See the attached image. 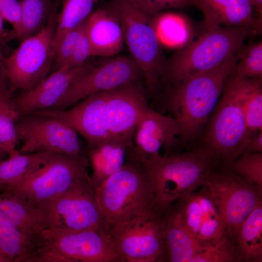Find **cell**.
Returning a JSON list of instances; mask_svg holds the SVG:
<instances>
[{"instance_id": "cell-1", "label": "cell", "mask_w": 262, "mask_h": 262, "mask_svg": "<svg viewBox=\"0 0 262 262\" xmlns=\"http://www.w3.org/2000/svg\"><path fill=\"white\" fill-rule=\"evenodd\" d=\"M95 188L105 235L133 218L160 212L144 164L128 151L122 167Z\"/></svg>"}, {"instance_id": "cell-2", "label": "cell", "mask_w": 262, "mask_h": 262, "mask_svg": "<svg viewBox=\"0 0 262 262\" xmlns=\"http://www.w3.org/2000/svg\"><path fill=\"white\" fill-rule=\"evenodd\" d=\"M237 62V54L213 68L174 85L167 105L179 124L183 140H190L199 132L216 106Z\"/></svg>"}, {"instance_id": "cell-3", "label": "cell", "mask_w": 262, "mask_h": 262, "mask_svg": "<svg viewBox=\"0 0 262 262\" xmlns=\"http://www.w3.org/2000/svg\"><path fill=\"white\" fill-rule=\"evenodd\" d=\"M137 158L145 165L160 211L203 185L219 159L206 147L153 160Z\"/></svg>"}, {"instance_id": "cell-4", "label": "cell", "mask_w": 262, "mask_h": 262, "mask_svg": "<svg viewBox=\"0 0 262 262\" xmlns=\"http://www.w3.org/2000/svg\"><path fill=\"white\" fill-rule=\"evenodd\" d=\"M257 33L253 29L242 27H219L205 32L171 57L165 64L164 75L175 85L213 68L236 55L245 39Z\"/></svg>"}, {"instance_id": "cell-5", "label": "cell", "mask_w": 262, "mask_h": 262, "mask_svg": "<svg viewBox=\"0 0 262 262\" xmlns=\"http://www.w3.org/2000/svg\"><path fill=\"white\" fill-rule=\"evenodd\" d=\"M31 262H122L109 239L94 229L45 228L33 237Z\"/></svg>"}, {"instance_id": "cell-6", "label": "cell", "mask_w": 262, "mask_h": 262, "mask_svg": "<svg viewBox=\"0 0 262 262\" xmlns=\"http://www.w3.org/2000/svg\"><path fill=\"white\" fill-rule=\"evenodd\" d=\"M112 11L120 21L124 43L131 57L141 68L147 89L152 93L155 92L164 75L166 63L153 16L126 0H115Z\"/></svg>"}, {"instance_id": "cell-7", "label": "cell", "mask_w": 262, "mask_h": 262, "mask_svg": "<svg viewBox=\"0 0 262 262\" xmlns=\"http://www.w3.org/2000/svg\"><path fill=\"white\" fill-rule=\"evenodd\" d=\"M57 16L53 11L40 32L21 41L9 56L4 57L6 75L13 89H31L47 77L54 59Z\"/></svg>"}, {"instance_id": "cell-8", "label": "cell", "mask_w": 262, "mask_h": 262, "mask_svg": "<svg viewBox=\"0 0 262 262\" xmlns=\"http://www.w3.org/2000/svg\"><path fill=\"white\" fill-rule=\"evenodd\" d=\"M89 162L82 154L71 156L54 153L17 189L34 207L43 213L76 181L89 174Z\"/></svg>"}, {"instance_id": "cell-9", "label": "cell", "mask_w": 262, "mask_h": 262, "mask_svg": "<svg viewBox=\"0 0 262 262\" xmlns=\"http://www.w3.org/2000/svg\"><path fill=\"white\" fill-rule=\"evenodd\" d=\"M205 134L206 147L229 164L241 154L248 138L244 111L235 80L228 79Z\"/></svg>"}, {"instance_id": "cell-10", "label": "cell", "mask_w": 262, "mask_h": 262, "mask_svg": "<svg viewBox=\"0 0 262 262\" xmlns=\"http://www.w3.org/2000/svg\"><path fill=\"white\" fill-rule=\"evenodd\" d=\"M43 213L46 228L94 229L103 234L96 188L89 174L76 181Z\"/></svg>"}, {"instance_id": "cell-11", "label": "cell", "mask_w": 262, "mask_h": 262, "mask_svg": "<svg viewBox=\"0 0 262 262\" xmlns=\"http://www.w3.org/2000/svg\"><path fill=\"white\" fill-rule=\"evenodd\" d=\"M204 184L217 206L227 230L236 236L243 223L262 201V187L249 182L229 168L214 169Z\"/></svg>"}, {"instance_id": "cell-12", "label": "cell", "mask_w": 262, "mask_h": 262, "mask_svg": "<svg viewBox=\"0 0 262 262\" xmlns=\"http://www.w3.org/2000/svg\"><path fill=\"white\" fill-rule=\"evenodd\" d=\"M161 213L133 218L105 235L122 262L164 261Z\"/></svg>"}, {"instance_id": "cell-13", "label": "cell", "mask_w": 262, "mask_h": 262, "mask_svg": "<svg viewBox=\"0 0 262 262\" xmlns=\"http://www.w3.org/2000/svg\"><path fill=\"white\" fill-rule=\"evenodd\" d=\"M16 130L22 143L20 153L82 154V144L77 133L53 117L36 114L22 115L16 123Z\"/></svg>"}, {"instance_id": "cell-14", "label": "cell", "mask_w": 262, "mask_h": 262, "mask_svg": "<svg viewBox=\"0 0 262 262\" xmlns=\"http://www.w3.org/2000/svg\"><path fill=\"white\" fill-rule=\"evenodd\" d=\"M142 77L144 78L141 68L131 57L108 60L75 81L49 109L64 110L90 95L137 82Z\"/></svg>"}, {"instance_id": "cell-15", "label": "cell", "mask_w": 262, "mask_h": 262, "mask_svg": "<svg viewBox=\"0 0 262 262\" xmlns=\"http://www.w3.org/2000/svg\"><path fill=\"white\" fill-rule=\"evenodd\" d=\"M107 99V91L101 92L83 98L67 110L45 109L32 114L53 117L68 126L84 138L88 150L109 136Z\"/></svg>"}, {"instance_id": "cell-16", "label": "cell", "mask_w": 262, "mask_h": 262, "mask_svg": "<svg viewBox=\"0 0 262 262\" xmlns=\"http://www.w3.org/2000/svg\"><path fill=\"white\" fill-rule=\"evenodd\" d=\"M188 231L200 241L218 238L228 231L207 187L186 194L173 204Z\"/></svg>"}, {"instance_id": "cell-17", "label": "cell", "mask_w": 262, "mask_h": 262, "mask_svg": "<svg viewBox=\"0 0 262 262\" xmlns=\"http://www.w3.org/2000/svg\"><path fill=\"white\" fill-rule=\"evenodd\" d=\"M148 108L145 92L137 82L108 91L107 116L109 135L132 141Z\"/></svg>"}, {"instance_id": "cell-18", "label": "cell", "mask_w": 262, "mask_h": 262, "mask_svg": "<svg viewBox=\"0 0 262 262\" xmlns=\"http://www.w3.org/2000/svg\"><path fill=\"white\" fill-rule=\"evenodd\" d=\"M95 66L87 61L78 66H64L55 70L36 86L13 99L16 109L22 115L51 108L75 81Z\"/></svg>"}, {"instance_id": "cell-19", "label": "cell", "mask_w": 262, "mask_h": 262, "mask_svg": "<svg viewBox=\"0 0 262 262\" xmlns=\"http://www.w3.org/2000/svg\"><path fill=\"white\" fill-rule=\"evenodd\" d=\"M180 133V127L174 117L161 115L148 108L135 131V146L129 151L135 156L150 160L159 158L164 147L166 156Z\"/></svg>"}, {"instance_id": "cell-20", "label": "cell", "mask_w": 262, "mask_h": 262, "mask_svg": "<svg viewBox=\"0 0 262 262\" xmlns=\"http://www.w3.org/2000/svg\"><path fill=\"white\" fill-rule=\"evenodd\" d=\"M193 5L203 14L204 32L219 27H242L261 33L262 19L254 17L250 0H193Z\"/></svg>"}, {"instance_id": "cell-21", "label": "cell", "mask_w": 262, "mask_h": 262, "mask_svg": "<svg viewBox=\"0 0 262 262\" xmlns=\"http://www.w3.org/2000/svg\"><path fill=\"white\" fill-rule=\"evenodd\" d=\"M86 34L91 56H112L122 49L124 36L120 21L114 12L99 9L87 19Z\"/></svg>"}, {"instance_id": "cell-22", "label": "cell", "mask_w": 262, "mask_h": 262, "mask_svg": "<svg viewBox=\"0 0 262 262\" xmlns=\"http://www.w3.org/2000/svg\"><path fill=\"white\" fill-rule=\"evenodd\" d=\"M160 219L165 246L164 261L193 262L200 241L186 229L174 204L161 212Z\"/></svg>"}, {"instance_id": "cell-23", "label": "cell", "mask_w": 262, "mask_h": 262, "mask_svg": "<svg viewBox=\"0 0 262 262\" xmlns=\"http://www.w3.org/2000/svg\"><path fill=\"white\" fill-rule=\"evenodd\" d=\"M0 224L32 234L46 228L44 214L34 207L17 188L0 184Z\"/></svg>"}, {"instance_id": "cell-24", "label": "cell", "mask_w": 262, "mask_h": 262, "mask_svg": "<svg viewBox=\"0 0 262 262\" xmlns=\"http://www.w3.org/2000/svg\"><path fill=\"white\" fill-rule=\"evenodd\" d=\"M132 141L124 137L109 135L94 148L87 150L93 172L90 178L97 187L124 164Z\"/></svg>"}, {"instance_id": "cell-25", "label": "cell", "mask_w": 262, "mask_h": 262, "mask_svg": "<svg viewBox=\"0 0 262 262\" xmlns=\"http://www.w3.org/2000/svg\"><path fill=\"white\" fill-rule=\"evenodd\" d=\"M0 162V184L19 188L27 178L54 154L36 152L21 154L15 150Z\"/></svg>"}, {"instance_id": "cell-26", "label": "cell", "mask_w": 262, "mask_h": 262, "mask_svg": "<svg viewBox=\"0 0 262 262\" xmlns=\"http://www.w3.org/2000/svg\"><path fill=\"white\" fill-rule=\"evenodd\" d=\"M236 239L241 262H262V201L243 223Z\"/></svg>"}, {"instance_id": "cell-27", "label": "cell", "mask_w": 262, "mask_h": 262, "mask_svg": "<svg viewBox=\"0 0 262 262\" xmlns=\"http://www.w3.org/2000/svg\"><path fill=\"white\" fill-rule=\"evenodd\" d=\"M20 3V25L17 29L7 33L6 42L12 39L21 41L38 33L46 25L53 12L50 0H21Z\"/></svg>"}, {"instance_id": "cell-28", "label": "cell", "mask_w": 262, "mask_h": 262, "mask_svg": "<svg viewBox=\"0 0 262 262\" xmlns=\"http://www.w3.org/2000/svg\"><path fill=\"white\" fill-rule=\"evenodd\" d=\"M232 77L235 80L239 98L245 115L248 139L253 134L262 131V78L240 79Z\"/></svg>"}, {"instance_id": "cell-29", "label": "cell", "mask_w": 262, "mask_h": 262, "mask_svg": "<svg viewBox=\"0 0 262 262\" xmlns=\"http://www.w3.org/2000/svg\"><path fill=\"white\" fill-rule=\"evenodd\" d=\"M34 234L0 224V253L8 262H30Z\"/></svg>"}, {"instance_id": "cell-30", "label": "cell", "mask_w": 262, "mask_h": 262, "mask_svg": "<svg viewBox=\"0 0 262 262\" xmlns=\"http://www.w3.org/2000/svg\"><path fill=\"white\" fill-rule=\"evenodd\" d=\"M236 237L227 231L219 237L200 241L193 262H241Z\"/></svg>"}, {"instance_id": "cell-31", "label": "cell", "mask_w": 262, "mask_h": 262, "mask_svg": "<svg viewBox=\"0 0 262 262\" xmlns=\"http://www.w3.org/2000/svg\"><path fill=\"white\" fill-rule=\"evenodd\" d=\"M20 116L8 87L0 88V147L8 153L16 150L19 142L16 123Z\"/></svg>"}, {"instance_id": "cell-32", "label": "cell", "mask_w": 262, "mask_h": 262, "mask_svg": "<svg viewBox=\"0 0 262 262\" xmlns=\"http://www.w3.org/2000/svg\"><path fill=\"white\" fill-rule=\"evenodd\" d=\"M98 0H64L61 11L57 16L54 39L55 51L63 36L87 18Z\"/></svg>"}, {"instance_id": "cell-33", "label": "cell", "mask_w": 262, "mask_h": 262, "mask_svg": "<svg viewBox=\"0 0 262 262\" xmlns=\"http://www.w3.org/2000/svg\"><path fill=\"white\" fill-rule=\"evenodd\" d=\"M238 62L232 76L236 78H262V41L243 46L237 53Z\"/></svg>"}, {"instance_id": "cell-34", "label": "cell", "mask_w": 262, "mask_h": 262, "mask_svg": "<svg viewBox=\"0 0 262 262\" xmlns=\"http://www.w3.org/2000/svg\"><path fill=\"white\" fill-rule=\"evenodd\" d=\"M87 19L67 32L60 40L55 51V70L67 66L75 53L86 34Z\"/></svg>"}, {"instance_id": "cell-35", "label": "cell", "mask_w": 262, "mask_h": 262, "mask_svg": "<svg viewBox=\"0 0 262 262\" xmlns=\"http://www.w3.org/2000/svg\"><path fill=\"white\" fill-rule=\"evenodd\" d=\"M229 164V168L249 182L262 187V154L246 153Z\"/></svg>"}, {"instance_id": "cell-36", "label": "cell", "mask_w": 262, "mask_h": 262, "mask_svg": "<svg viewBox=\"0 0 262 262\" xmlns=\"http://www.w3.org/2000/svg\"><path fill=\"white\" fill-rule=\"evenodd\" d=\"M179 18L172 14L159 16L153 24L159 40L169 44L179 43L178 36L181 37L182 28L178 21Z\"/></svg>"}, {"instance_id": "cell-37", "label": "cell", "mask_w": 262, "mask_h": 262, "mask_svg": "<svg viewBox=\"0 0 262 262\" xmlns=\"http://www.w3.org/2000/svg\"><path fill=\"white\" fill-rule=\"evenodd\" d=\"M126 0L145 14L153 17L164 9L184 8L193 5V0Z\"/></svg>"}, {"instance_id": "cell-38", "label": "cell", "mask_w": 262, "mask_h": 262, "mask_svg": "<svg viewBox=\"0 0 262 262\" xmlns=\"http://www.w3.org/2000/svg\"><path fill=\"white\" fill-rule=\"evenodd\" d=\"M0 13L4 20L12 24V30L17 29L20 25L21 7L17 0H0Z\"/></svg>"}, {"instance_id": "cell-39", "label": "cell", "mask_w": 262, "mask_h": 262, "mask_svg": "<svg viewBox=\"0 0 262 262\" xmlns=\"http://www.w3.org/2000/svg\"><path fill=\"white\" fill-rule=\"evenodd\" d=\"M262 131H259L253 134L245 144L240 155L246 153H262Z\"/></svg>"}, {"instance_id": "cell-40", "label": "cell", "mask_w": 262, "mask_h": 262, "mask_svg": "<svg viewBox=\"0 0 262 262\" xmlns=\"http://www.w3.org/2000/svg\"><path fill=\"white\" fill-rule=\"evenodd\" d=\"M0 43V88L7 86V78L5 73V68L4 62V57L3 56Z\"/></svg>"}, {"instance_id": "cell-41", "label": "cell", "mask_w": 262, "mask_h": 262, "mask_svg": "<svg viewBox=\"0 0 262 262\" xmlns=\"http://www.w3.org/2000/svg\"><path fill=\"white\" fill-rule=\"evenodd\" d=\"M3 20L4 19L0 13V43L1 45L6 42V38L8 33L4 29Z\"/></svg>"}, {"instance_id": "cell-42", "label": "cell", "mask_w": 262, "mask_h": 262, "mask_svg": "<svg viewBox=\"0 0 262 262\" xmlns=\"http://www.w3.org/2000/svg\"><path fill=\"white\" fill-rule=\"evenodd\" d=\"M254 8L259 14V18H262V0H250Z\"/></svg>"}, {"instance_id": "cell-43", "label": "cell", "mask_w": 262, "mask_h": 262, "mask_svg": "<svg viewBox=\"0 0 262 262\" xmlns=\"http://www.w3.org/2000/svg\"><path fill=\"white\" fill-rule=\"evenodd\" d=\"M8 153L6 151L0 147V162L3 160L5 155Z\"/></svg>"}, {"instance_id": "cell-44", "label": "cell", "mask_w": 262, "mask_h": 262, "mask_svg": "<svg viewBox=\"0 0 262 262\" xmlns=\"http://www.w3.org/2000/svg\"><path fill=\"white\" fill-rule=\"evenodd\" d=\"M0 262H8L7 260L4 258L0 253Z\"/></svg>"}]
</instances>
